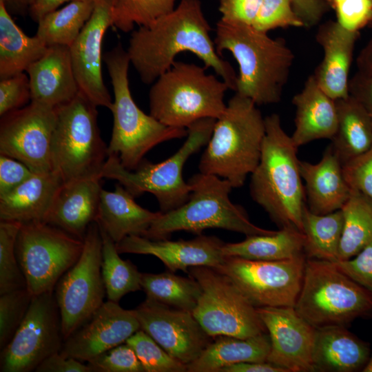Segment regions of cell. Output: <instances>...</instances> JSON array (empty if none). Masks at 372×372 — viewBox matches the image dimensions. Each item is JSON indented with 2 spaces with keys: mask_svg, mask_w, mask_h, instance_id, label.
<instances>
[{
  "mask_svg": "<svg viewBox=\"0 0 372 372\" xmlns=\"http://www.w3.org/2000/svg\"><path fill=\"white\" fill-rule=\"evenodd\" d=\"M21 223L0 221V294L26 288V280L16 253Z\"/></svg>",
  "mask_w": 372,
  "mask_h": 372,
  "instance_id": "ab89813d",
  "label": "cell"
},
{
  "mask_svg": "<svg viewBox=\"0 0 372 372\" xmlns=\"http://www.w3.org/2000/svg\"><path fill=\"white\" fill-rule=\"evenodd\" d=\"M33 296L23 288L1 294L0 297V348L10 341L23 322Z\"/></svg>",
  "mask_w": 372,
  "mask_h": 372,
  "instance_id": "b9f144b4",
  "label": "cell"
},
{
  "mask_svg": "<svg viewBox=\"0 0 372 372\" xmlns=\"http://www.w3.org/2000/svg\"><path fill=\"white\" fill-rule=\"evenodd\" d=\"M6 6H10L18 12L29 10L35 0H5Z\"/></svg>",
  "mask_w": 372,
  "mask_h": 372,
  "instance_id": "680465c9",
  "label": "cell"
},
{
  "mask_svg": "<svg viewBox=\"0 0 372 372\" xmlns=\"http://www.w3.org/2000/svg\"><path fill=\"white\" fill-rule=\"evenodd\" d=\"M214 41L220 55L229 51L238 63L236 93L257 105L281 100L294 61L283 39H273L252 25L219 20Z\"/></svg>",
  "mask_w": 372,
  "mask_h": 372,
  "instance_id": "7a4b0ae2",
  "label": "cell"
},
{
  "mask_svg": "<svg viewBox=\"0 0 372 372\" xmlns=\"http://www.w3.org/2000/svg\"><path fill=\"white\" fill-rule=\"evenodd\" d=\"M371 356L369 344L346 327L315 328L312 349L313 371H362Z\"/></svg>",
  "mask_w": 372,
  "mask_h": 372,
  "instance_id": "4316f807",
  "label": "cell"
},
{
  "mask_svg": "<svg viewBox=\"0 0 372 372\" xmlns=\"http://www.w3.org/2000/svg\"><path fill=\"white\" fill-rule=\"evenodd\" d=\"M265 120L260 161L251 174V196L280 228L293 227L302 232L305 192L298 147L284 130L278 114Z\"/></svg>",
  "mask_w": 372,
  "mask_h": 372,
  "instance_id": "3957f363",
  "label": "cell"
},
{
  "mask_svg": "<svg viewBox=\"0 0 372 372\" xmlns=\"http://www.w3.org/2000/svg\"><path fill=\"white\" fill-rule=\"evenodd\" d=\"M270 339L267 362L287 372L313 371L315 328L294 307H257Z\"/></svg>",
  "mask_w": 372,
  "mask_h": 372,
  "instance_id": "ac0fdd59",
  "label": "cell"
},
{
  "mask_svg": "<svg viewBox=\"0 0 372 372\" xmlns=\"http://www.w3.org/2000/svg\"><path fill=\"white\" fill-rule=\"evenodd\" d=\"M92 372H145L134 349L126 342L87 362Z\"/></svg>",
  "mask_w": 372,
  "mask_h": 372,
  "instance_id": "ee69618b",
  "label": "cell"
},
{
  "mask_svg": "<svg viewBox=\"0 0 372 372\" xmlns=\"http://www.w3.org/2000/svg\"><path fill=\"white\" fill-rule=\"evenodd\" d=\"M252 26L268 33L278 28H304V24L295 11L291 0H262Z\"/></svg>",
  "mask_w": 372,
  "mask_h": 372,
  "instance_id": "7bdbcfd3",
  "label": "cell"
},
{
  "mask_svg": "<svg viewBox=\"0 0 372 372\" xmlns=\"http://www.w3.org/2000/svg\"><path fill=\"white\" fill-rule=\"evenodd\" d=\"M358 71L372 76V38L360 50L357 59Z\"/></svg>",
  "mask_w": 372,
  "mask_h": 372,
  "instance_id": "6f0895ef",
  "label": "cell"
},
{
  "mask_svg": "<svg viewBox=\"0 0 372 372\" xmlns=\"http://www.w3.org/2000/svg\"><path fill=\"white\" fill-rule=\"evenodd\" d=\"M63 355L60 351L45 359L35 369L37 372H92L88 364Z\"/></svg>",
  "mask_w": 372,
  "mask_h": 372,
  "instance_id": "816d5d0a",
  "label": "cell"
},
{
  "mask_svg": "<svg viewBox=\"0 0 372 372\" xmlns=\"http://www.w3.org/2000/svg\"><path fill=\"white\" fill-rule=\"evenodd\" d=\"M341 210L344 224L338 261L353 258L372 239V200L352 190Z\"/></svg>",
  "mask_w": 372,
  "mask_h": 372,
  "instance_id": "8d00e7d4",
  "label": "cell"
},
{
  "mask_svg": "<svg viewBox=\"0 0 372 372\" xmlns=\"http://www.w3.org/2000/svg\"><path fill=\"white\" fill-rule=\"evenodd\" d=\"M219 372H287L284 369L267 362H243L222 368Z\"/></svg>",
  "mask_w": 372,
  "mask_h": 372,
  "instance_id": "11a10c76",
  "label": "cell"
},
{
  "mask_svg": "<svg viewBox=\"0 0 372 372\" xmlns=\"http://www.w3.org/2000/svg\"><path fill=\"white\" fill-rule=\"evenodd\" d=\"M306 260L305 254L270 261L227 256L214 269L228 276L256 307H294Z\"/></svg>",
  "mask_w": 372,
  "mask_h": 372,
  "instance_id": "5bb4252c",
  "label": "cell"
},
{
  "mask_svg": "<svg viewBox=\"0 0 372 372\" xmlns=\"http://www.w3.org/2000/svg\"><path fill=\"white\" fill-rule=\"evenodd\" d=\"M367 26L372 30V14Z\"/></svg>",
  "mask_w": 372,
  "mask_h": 372,
  "instance_id": "94428289",
  "label": "cell"
},
{
  "mask_svg": "<svg viewBox=\"0 0 372 372\" xmlns=\"http://www.w3.org/2000/svg\"><path fill=\"white\" fill-rule=\"evenodd\" d=\"M134 310L141 329L186 365L197 359L211 342V337L190 311L147 298Z\"/></svg>",
  "mask_w": 372,
  "mask_h": 372,
  "instance_id": "e0dca14e",
  "label": "cell"
},
{
  "mask_svg": "<svg viewBox=\"0 0 372 372\" xmlns=\"http://www.w3.org/2000/svg\"><path fill=\"white\" fill-rule=\"evenodd\" d=\"M103 59L114 92L108 156H117L124 167L134 170L149 150L163 142L187 136V130L165 125L137 106L129 86L130 58L120 43L105 52Z\"/></svg>",
  "mask_w": 372,
  "mask_h": 372,
  "instance_id": "5b68a950",
  "label": "cell"
},
{
  "mask_svg": "<svg viewBox=\"0 0 372 372\" xmlns=\"http://www.w3.org/2000/svg\"><path fill=\"white\" fill-rule=\"evenodd\" d=\"M200 356L187 365L189 372H219L227 366L243 362H267L270 351L267 333L241 338L217 336Z\"/></svg>",
  "mask_w": 372,
  "mask_h": 372,
  "instance_id": "f546056e",
  "label": "cell"
},
{
  "mask_svg": "<svg viewBox=\"0 0 372 372\" xmlns=\"http://www.w3.org/2000/svg\"><path fill=\"white\" fill-rule=\"evenodd\" d=\"M134 199L121 184L114 191L101 190L96 222L116 244L128 236H145L161 213L142 207Z\"/></svg>",
  "mask_w": 372,
  "mask_h": 372,
  "instance_id": "f1b7e54d",
  "label": "cell"
},
{
  "mask_svg": "<svg viewBox=\"0 0 372 372\" xmlns=\"http://www.w3.org/2000/svg\"><path fill=\"white\" fill-rule=\"evenodd\" d=\"M64 338L54 291L33 296L27 313L1 349V372H30L52 354L59 352Z\"/></svg>",
  "mask_w": 372,
  "mask_h": 372,
  "instance_id": "9a60e30c",
  "label": "cell"
},
{
  "mask_svg": "<svg viewBox=\"0 0 372 372\" xmlns=\"http://www.w3.org/2000/svg\"><path fill=\"white\" fill-rule=\"evenodd\" d=\"M205 70L175 61L150 88L149 114L165 125L185 129L202 118H218L226 108L224 98L229 87Z\"/></svg>",
  "mask_w": 372,
  "mask_h": 372,
  "instance_id": "52a82bcc",
  "label": "cell"
},
{
  "mask_svg": "<svg viewBox=\"0 0 372 372\" xmlns=\"http://www.w3.org/2000/svg\"><path fill=\"white\" fill-rule=\"evenodd\" d=\"M333 263L372 294V239L353 258Z\"/></svg>",
  "mask_w": 372,
  "mask_h": 372,
  "instance_id": "c3c4849f",
  "label": "cell"
},
{
  "mask_svg": "<svg viewBox=\"0 0 372 372\" xmlns=\"http://www.w3.org/2000/svg\"><path fill=\"white\" fill-rule=\"evenodd\" d=\"M187 273L201 288L192 313L210 337L246 338L267 333L257 307L228 276L206 266L189 267Z\"/></svg>",
  "mask_w": 372,
  "mask_h": 372,
  "instance_id": "8fae6325",
  "label": "cell"
},
{
  "mask_svg": "<svg viewBox=\"0 0 372 372\" xmlns=\"http://www.w3.org/2000/svg\"><path fill=\"white\" fill-rule=\"evenodd\" d=\"M309 209L317 214H327L342 208L352 189L347 183L342 164L331 145L317 163L300 161Z\"/></svg>",
  "mask_w": 372,
  "mask_h": 372,
  "instance_id": "d4e9b609",
  "label": "cell"
},
{
  "mask_svg": "<svg viewBox=\"0 0 372 372\" xmlns=\"http://www.w3.org/2000/svg\"><path fill=\"white\" fill-rule=\"evenodd\" d=\"M337 21L344 28L359 31L367 26L372 14V0H329Z\"/></svg>",
  "mask_w": 372,
  "mask_h": 372,
  "instance_id": "bcb514c9",
  "label": "cell"
},
{
  "mask_svg": "<svg viewBox=\"0 0 372 372\" xmlns=\"http://www.w3.org/2000/svg\"><path fill=\"white\" fill-rule=\"evenodd\" d=\"M303 233L285 227L272 234L248 236L240 242L225 243V256L254 260H280L304 254Z\"/></svg>",
  "mask_w": 372,
  "mask_h": 372,
  "instance_id": "d6a6232c",
  "label": "cell"
},
{
  "mask_svg": "<svg viewBox=\"0 0 372 372\" xmlns=\"http://www.w3.org/2000/svg\"><path fill=\"white\" fill-rule=\"evenodd\" d=\"M30 101V81L24 72L0 81L1 116L24 107Z\"/></svg>",
  "mask_w": 372,
  "mask_h": 372,
  "instance_id": "f6af8a7d",
  "label": "cell"
},
{
  "mask_svg": "<svg viewBox=\"0 0 372 372\" xmlns=\"http://www.w3.org/2000/svg\"><path fill=\"white\" fill-rule=\"evenodd\" d=\"M96 3L73 1L61 9L47 13L37 22L36 35L48 47H70L91 17Z\"/></svg>",
  "mask_w": 372,
  "mask_h": 372,
  "instance_id": "e575fe53",
  "label": "cell"
},
{
  "mask_svg": "<svg viewBox=\"0 0 372 372\" xmlns=\"http://www.w3.org/2000/svg\"><path fill=\"white\" fill-rule=\"evenodd\" d=\"M296 108L295 129L291 136L296 147L318 139H331L338 125L335 100L318 85L313 74L292 99Z\"/></svg>",
  "mask_w": 372,
  "mask_h": 372,
  "instance_id": "484cf974",
  "label": "cell"
},
{
  "mask_svg": "<svg viewBox=\"0 0 372 372\" xmlns=\"http://www.w3.org/2000/svg\"><path fill=\"white\" fill-rule=\"evenodd\" d=\"M216 121L205 118L189 125L183 145L161 163L143 159L135 169L130 170L121 165L117 156L109 155L101 176L117 180L135 198L145 192L152 194L163 213L175 209L189 199L192 189L190 183L183 179V167L191 156L207 144Z\"/></svg>",
  "mask_w": 372,
  "mask_h": 372,
  "instance_id": "ba28073f",
  "label": "cell"
},
{
  "mask_svg": "<svg viewBox=\"0 0 372 372\" xmlns=\"http://www.w3.org/2000/svg\"><path fill=\"white\" fill-rule=\"evenodd\" d=\"M102 238L96 222L88 227L77 261L54 288L64 340L85 323L103 304L106 295L101 272Z\"/></svg>",
  "mask_w": 372,
  "mask_h": 372,
  "instance_id": "4fadbf2b",
  "label": "cell"
},
{
  "mask_svg": "<svg viewBox=\"0 0 372 372\" xmlns=\"http://www.w3.org/2000/svg\"><path fill=\"white\" fill-rule=\"evenodd\" d=\"M295 11L302 19L304 28L319 23L327 11L329 0H291Z\"/></svg>",
  "mask_w": 372,
  "mask_h": 372,
  "instance_id": "f5cc1de1",
  "label": "cell"
},
{
  "mask_svg": "<svg viewBox=\"0 0 372 372\" xmlns=\"http://www.w3.org/2000/svg\"><path fill=\"white\" fill-rule=\"evenodd\" d=\"M342 170L351 189L372 200V147L343 164Z\"/></svg>",
  "mask_w": 372,
  "mask_h": 372,
  "instance_id": "7dc6e473",
  "label": "cell"
},
{
  "mask_svg": "<svg viewBox=\"0 0 372 372\" xmlns=\"http://www.w3.org/2000/svg\"><path fill=\"white\" fill-rule=\"evenodd\" d=\"M176 0H111L112 26L129 32L169 14Z\"/></svg>",
  "mask_w": 372,
  "mask_h": 372,
  "instance_id": "f35d334b",
  "label": "cell"
},
{
  "mask_svg": "<svg viewBox=\"0 0 372 372\" xmlns=\"http://www.w3.org/2000/svg\"><path fill=\"white\" fill-rule=\"evenodd\" d=\"M48 46L35 34L29 37L15 23L5 0H0V80L26 71Z\"/></svg>",
  "mask_w": 372,
  "mask_h": 372,
  "instance_id": "1f68e13d",
  "label": "cell"
},
{
  "mask_svg": "<svg viewBox=\"0 0 372 372\" xmlns=\"http://www.w3.org/2000/svg\"><path fill=\"white\" fill-rule=\"evenodd\" d=\"M54 171L34 173L8 194L0 197V220L21 224L45 222L63 184Z\"/></svg>",
  "mask_w": 372,
  "mask_h": 372,
  "instance_id": "83f0119b",
  "label": "cell"
},
{
  "mask_svg": "<svg viewBox=\"0 0 372 372\" xmlns=\"http://www.w3.org/2000/svg\"><path fill=\"white\" fill-rule=\"evenodd\" d=\"M112 26L111 0H101L81 32L70 46L74 74L81 92L96 106L113 104L102 75V43Z\"/></svg>",
  "mask_w": 372,
  "mask_h": 372,
  "instance_id": "d6986e66",
  "label": "cell"
},
{
  "mask_svg": "<svg viewBox=\"0 0 372 372\" xmlns=\"http://www.w3.org/2000/svg\"><path fill=\"white\" fill-rule=\"evenodd\" d=\"M188 182L192 187L189 199L175 209L161 212L144 237L167 239L178 231L199 235L209 228L236 231L247 236L276 232L252 223L245 209L231 202L229 194L233 187L227 180L200 172Z\"/></svg>",
  "mask_w": 372,
  "mask_h": 372,
  "instance_id": "8992f818",
  "label": "cell"
},
{
  "mask_svg": "<svg viewBox=\"0 0 372 372\" xmlns=\"http://www.w3.org/2000/svg\"><path fill=\"white\" fill-rule=\"evenodd\" d=\"M73 1H85L97 3L101 0H35L29 8L30 15L34 21L38 22L45 14L58 9L61 4Z\"/></svg>",
  "mask_w": 372,
  "mask_h": 372,
  "instance_id": "9f6ffc18",
  "label": "cell"
},
{
  "mask_svg": "<svg viewBox=\"0 0 372 372\" xmlns=\"http://www.w3.org/2000/svg\"><path fill=\"white\" fill-rule=\"evenodd\" d=\"M96 107L79 91L71 101L56 108L52 167L63 182L101 176L108 152L101 137Z\"/></svg>",
  "mask_w": 372,
  "mask_h": 372,
  "instance_id": "30bf717a",
  "label": "cell"
},
{
  "mask_svg": "<svg viewBox=\"0 0 372 372\" xmlns=\"http://www.w3.org/2000/svg\"><path fill=\"white\" fill-rule=\"evenodd\" d=\"M211 30L200 1L181 0L169 14L132 31L127 49L130 63L141 81L151 84L170 69L177 54L189 52L235 91L237 75L218 53Z\"/></svg>",
  "mask_w": 372,
  "mask_h": 372,
  "instance_id": "6da1fadb",
  "label": "cell"
},
{
  "mask_svg": "<svg viewBox=\"0 0 372 372\" xmlns=\"http://www.w3.org/2000/svg\"><path fill=\"white\" fill-rule=\"evenodd\" d=\"M119 254L152 255L161 260L168 270L188 271L189 267L216 268L225 260V242L213 236L199 234L192 240H153L141 236H128L116 243Z\"/></svg>",
  "mask_w": 372,
  "mask_h": 372,
  "instance_id": "44dd1931",
  "label": "cell"
},
{
  "mask_svg": "<svg viewBox=\"0 0 372 372\" xmlns=\"http://www.w3.org/2000/svg\"><path fill=\"white\" fill-rule=\"evenodd\" d=\"M294 309L314 328L347 327L358 318L372 316V294L335 263L307 258Z\"/></svg>",
  "mask_w": 372,
  "mask_h": 372,
  "instance_id": "9c48e42d",
  "label": "cell"
},
{
  "mask_svg": "<svg viewBox=\"0 0 372 372\" xmlns=\"http://www.w3.org/2000/svg\"><path fill=\"white\" fill-rule=\"evenodd\" d=\"M335 103L338 125L331 145L343 165L372 147V122L351 95L335 100Z\"/></svg>",
  "mask_w": 372,
  "mask_h": 372,
  "instance_id": "4dcf8cb0",
  "label": "cell"
},
{
  "mask_svg": "<svg viewBox=\"0 0 372 372\" xmlns=\"http://www.w3.org/2000/svg\"><path fill=\"white\" fill-rule=\"evenodd\" d=\"M33 174L23 163L0 154V197L14 190Z\"/></svg>",
  "mask_w": 372,
  "mask_h": 372,
  "instance_id": "f907efd6",
  "label": "cell"
},
{
  "mask_svg": "<svg viewBox=\"0 0 372 372\" xmlns=\"http://www.w3.org/2000/svg\"><path fill=\"white\" fill-rule=\"evenodd\" d=\"M102 178L98 176L63 182L45 223L83 240L89 226L96 220Z\"/></svg>",
  "mask_w": 372,
  "mask_h": 372,
  "instance_id": "cb8c5ba5",
  "label": "cell"
},
{
  "mask_svg": "<svg viewBox=\"0 0 372 372\" xmlns=\"http://www.w3.org/2000/svg\"><path fill=\"white\" fill-rule=\"evenodd\" d=\"M359 31L349 30L337 21H327L317 30L316 39L323 58L313 74L320 88L334 100L349 94V71Z\"/></svg>",
  "mask_w": 372,
  "mask_h": 372,
  "instance_id": "7402d4cb",
  "label": "cell"
},
{
  "mask_svg": "<svg viewBox=\"0 0 372 372\" xmlns=\"http://www.w3.org/2000/svg\"><path fill=\"white\" fill-rule=\"evenodd\" d=\"M83 240L45 222L21 224L16 253L33 296L54 290L62 276L77 261Z\"/></svg>",
  "mask_w": 372,
  "mask_h": 372,
  "instance_id": "7c38bea8",
  "label": "cell"
},
{
  "mask_svg": "<svg viewBox=\"0 0 372 372\" xmlns=\"http://www.w3.org/2000/svg\"><path fill=\"white\" fill-rule=\"evenodd\" d=\"M265 134V120L257 105L237 93L216 119L199 162L200 172L243 186L257 167Z\"/></svg>",
  "mask_w": 372,
  "mask_h": 372,
  "instance_id": "277c9868",
  "label": "cell"
},
{
  "mask_svg": "<svg viewBox=\"0 0 372 372\" xmlns=\"http://www.w3.org/2000/svg\"><path fill=\"white\" fill-rule=\"evenodd\" d=\"M262 2V0H220V20L225 23L252 25Z\"/></svg>",
  "mask_w": 372,
  "mask_h": 372,
  "instance_id": "681fc988",
  "label": "cell"
},
{
  "mask_svg": "<svg viewBox=\"0 0 372 372\" xmlns=\"http://www.w3.org/2000/svg\"><path fill=\"white\" fill-rule=\"evenodd\" d=\"M302 224L307 258L337 262L344 224L342 210L317 214L305 205Z\"/></svg>",
  "mask_w": 372,
  "mask_h": 372,
  "instance_id": "836d02e7",
  "label": "cell"
},
{
  "mask_svg": "<svg viewBox=\"0 0 372 372\" xmlns=\"http://www.w3.org/2000/svg\"><path fill=\"white\" fill-rule=\"evenodd\" d=\"M31 101L57 108L74 99L79 88L74 74L70 47L52 45L26 70Z\"/></svg>",
  "mask_w": 372,
  "mask_h": 372,
  "instance_id": "603a6c76",
  "label": "cell"
},
{
  "mask_svg": "<svg viewBox=\"0 0 372 372\" xmlns=\"http://www.w3.org/2000/svg\"><path fill=\"white\" fill-rule=\"evenodd\" d=\"M101 272L107 300L116 302L130 292L142 289V273L130 260L119 256L116 243L102 229Z\"/></svg>",
  "mask_w": 372,
  "mask_h": 372,
  "instance_id": "74e56055",
  "label": "cell"
},
{
  "mask_svg": "<svg viewBox=\"0 0 372 372\" xmlns=\"http://www.w3.org/2000/svg\"><path fill=\"white\" fill-rule=\"evenodd\" d=\"M141 329L135 310L107 300L92 317L64 340L60 352L87 362L126 342Z\"/></svg>",
  "mask_w": 372,
  "mask_h": 372,
  "instance_id": "ffe728a7",
  "label": "cell"
},
{
  "mask_svg": "<svg viewBox=\"0 0 372 372\" xmlns=\"http://www.w3.org/2000/svg\"><path fill=\"white\" fill-rule=\"evenodd\" d=\"M141 289L146 298L192 313L201 295V288L193 278L182 277L172 271L143 273Z\"/></svg>",
  "mask_w": 372,
  "mask_h": 372,
  "instance_id": "d590c367",
  "label": "cell"
},
{
  "mask_svg": "<svg viewBox=\"0 0 372 372\" xmlns=\"http://www.w3.org/2000/svg\"><path fill=\"white\" fill-rule=\"evenodd\" d=\"M349 92L363 107L372 122V76L358 71L349 79Z\"/></svg>",
  "mask_w": 372,
  "mask_h": 372,
  "instance_id": "db71d44e",
  "label": "cell"
},
{
  "mask_svg": "<svg viewBox=\"0 0 372 372\" xmlns=\"http://www.w3.org/2000/svg\"><path fill=\"white\" fill-rule=\"evenodd\" d=\"M135 351L145 372H185L187 365L175 359L144 331L139 329L125 342Z\"/></svg>",
  "mask_w": 372,
  "mask_h": 372,
  "instance_id": "60d3db41",
  "label": "cell"
},
{
  "mask_svg": "<svg viewBox=\"0 0 372 372\" xmlns=\"http://www.w3.org/2000/svg\"><path fill=\"white\" fill-rule=\"evenodd\" d=\"M363 372H372V354H371L370 358L364 366V368L362 369Z\"/></svg>",
  "mask_w": 372,
  "mask_h": 372,
  "instance_id": "91938a15",
  "label": "cell"
},
{
  "mask_svg": "<svg viewBox=\"0 0 372 372\" xmlns=\"http://www.w3.org/2000/svg\"><path fill=\"white\" fill-rule=\"evenodd\" d=\"M56 121L55 108L33 101L1 116L0 154L23 163L34 173L52 171Z\"/></svg>",
  "mask_w": 372,
  "mask_h": 372,
  "instance_id": "2e32d148",
  "label": "cell"
}]
</instances>
